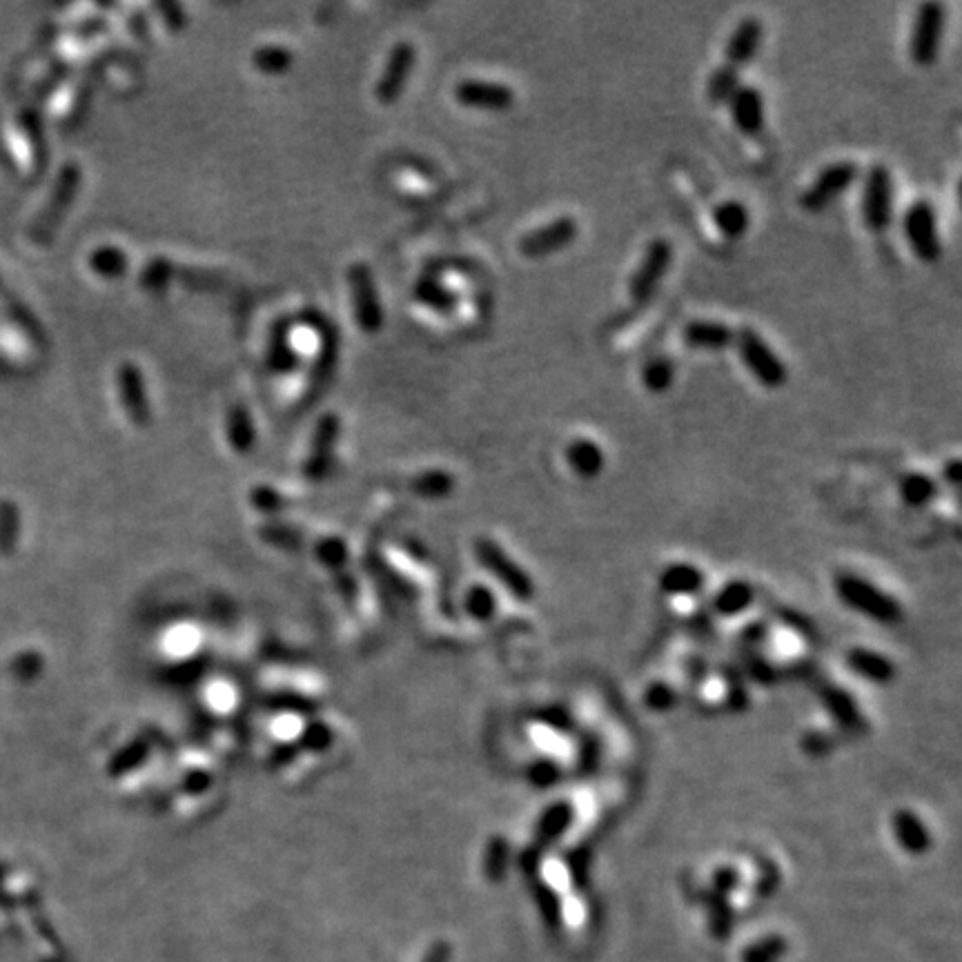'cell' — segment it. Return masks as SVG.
Returning a JSON list of instances; mask_svg holds the SVG:
<instances>
[{
	"instance_id": "6da1fadb",
	"label": "cell",
	"mask_w": 962,
	"mask_h": 962,
	"mask_svg": "<svg viewBox=\"0 0 962 962\" xmlns=\"http://www.w3.org/2000/svg\"><path fill=\"white\" fill-rule=\"evenodd\" d=\"M836 593L851 611L876 620L878 624L896 626L902 620V606L896 597L880 591L878 586L869 584L867 579L842 573L836 579Z\"/></svg>"
},
{
	"instance_id": "7a4b0ae2",
	"label": "cell",
	"mask_w": 962,
	"mask_h": 962,
	"mask_svg": "<svg viewBox=\"0 0 962 962\" xmlns=\"http://www.w3.org/2000/svg\"><path fill=\"white\" fill-rule=\"evenodd\" d=\"M735 343H738L742 363L758 384L771 390L787 384V363L775 355V350L762 339L760 332H755L753 328H742L740 332H735Z\"/></svg>"
},
{
	"instance_id": "3957f363",
	"label": "cell",
	"mask_w": 962,
	"mask_h": 962,
	"mask_svg": "<svg viewBox=\"0 0 962 962\" xmlns=\"http://www.w3.org/2000/svg\"><path fill=\"white\" fill-rule=\"evenodd\" d=\"M902 230H905L911 250L916 252L920 261L934 263L940 259L942 243L934 203L925 199L911 203L905 212V219H902Z\"/></svg>"
},
{
	"instance_id": "277c9868",
	"label": "cell",
	"mask_w": 962,
	"mask_h": 962,
	"mask_svg": "<svg viewBox=\"0 0 962 962\" xmlns=\"http://www.w3.org/2000/svg\"><path fill=\"white\" fill-rule=\"evenodd\" d=\"M348 286L352 297V312H355L357 326L366 335H375L384 326V308L372 279V272L366 263H352L348 270Z\"/></svg>"
},
{
	"instance_id": "5b68a950",
	"label": "cell",
	"mask_w": 962,
	"mask_h": 962,
	"mask_svg": "<svg viewBox=\"0 0 962 962\" xmlns=\"http://www.w3.org/2000/svg\"><path fill=\"white\" fill-rule=\"evenodd\" d=\"M945 23H947L945 7L936 3V0H929V3H922L918 7L914 29H911V41H909V54L914 58L916 65L929 67L936 63Z\"/></svg>"
},
{
	"instance_id": "8992f818",
	"label": "cell",
	"mask_w": 962,
	"mask_h": 962,
	"mask_svg": "<svg viewBox=\"0 0 962 962\" xmlns=\"http://www.w3.org/2000/svg\"><path fill=\"white\" fill-rule=\"evenodd\" d=\"M862 219L871 232H885L893 219V176L885 165H873L865 176Z\"/></svg>"
},
{
	"instance_id": "52a82bcc",
	"label": "cell",
	"mask_w": 962,
	"mask_h": 962,
	"mask_svg": "<svg viewBox=\"0 0 962 962\" xmlns=\"http://www.w3.org/2000/svg\"><path fill=\"white\" fill-rule=\"evenodd\" d=\"M673 263V245L666 239H655L646 245V252L637 265L631 281H628V294L635 303H646L660 288L666 272Z\"/></svg>"
},
{
	"instance_id": "ba28073f",
	"label": "cell",
	"mask_w": 962,
	"mask_h": 962,
	"mask_svg": "<svg viewBox=\"0 0 962 962\" xmlns=\"http://www.w3.org/2000/svg\"><path fill=\"white\" fill-rule=\"evenodd\" d=\"M860 176V168L853 161H838L824 168L800 196V205L809 212H820L847 192Z\"/></svg>"
},
{
	"instance_id": "9c48e42d",
	"label": "cell",
	"mask_w": 962,
	"mask_h": 962,
	"mask_svg": "<svg viewBox=\"0 0 962 962\" xmlns=\"http://www.w3.org/2000/svg\"><path fill=\"white\" fill-rule=\"evenodd\" d=\"M475 551H477L479 562L508 588L510 595L522 602L533 600L535 597L533 579L526 575L522 566H517L513 559L504 553L502 546L495 544L493 539H479L475 544Z\"/></svg>"
},
{
	"instance_id": "30bf717a",
	"label": "cell",
	"mask_w": 962,
	"mask_h": 962,
	"mask_svg": "<svg viewBox=\"0 0 962 962\" xmlns=\"http://www.w3.org/2000/svg\"><path fill=\"white\" fill-rule=\"evenodd\" d=\"M577 232L579 228L573 217H557L551 223L542 225V228L526 232L524 237L519 239V252H522L526 259L551 257V254L564 250L566 245H571L577 239Z\"/></svg>"
},
{
	"instance_id": "8fae6325",
	"label": "cell",
	"mask_w": 962,
	"mask_h": 962,
	"mask_svg": "<svg viewBox=\"0 0 962 962\" xmlns=\"http://www.w3.org/2000/svg\"><path fill=\"white\" fill-rule=\"evenodd\" d=\"M415 63H417V49L412 43L401 41L390 49L384 72H381L379 81L375 85V96L381 105L395 103L397 98L404 94V87L408 83L412 70H415Z\"/></svg>"
},
{
	"instance_id": "7c38bea8",
	"label": "cell",
	"mask_w": 962,
	"mask_h": 962,
	"mask_svg": "<svg viewBox=\"0 0 962 962\" xmlns=\"http://www.w3.org/2000/svg\"><path fill=\"white\" fill-rule=\"evenodd\" d=\"M116 388H119V399L125 410L127 419L134 426H147L152 419L150 397H147V386L141 368L132 361H125L116 372Z\"/></svg>"
},
{
	"instance_id": "4fadbf2b",
	"label": "cell",
	"mask_w": 962,
	"mask_h": 962,
	"mask_svg": "<svg viewBox=\"0 0 962 962\" xmlns=\"http://www.w3.org/2000/svg\"><path fill=\"white\" fill-rule=\"evenodd\" d=\"M457 103L473 110L506 112L515 103V92L506 83L486 81V78H464L455 85Z\"/></svg>"
},
{
	"instance_id": "5bb4252c",
	"label": "cell",
	"mask_w": 962,
	"mask_h": 962,
	"mask_svg": "<svg viewBox=\"0 0 962 962\" xmlns=\"http://www.w3.org/2000/svg\"><path fill=\"white\" fill-rule=\"evenodd\" d=\"M762 36H764V27L760 23V18H755V16L742 18L738 27H735L731 32L729 41H726V47H724L726 61L724 63L735 67V70H740V67L753 63V58H755V54H758V49L762 45Z\"/></svg>"
},
{
	"instance_id": "9a60e30c",
	"label": "cell",
	"mask_w": 962,
	"mask_h": 962,
	"mask_svg": "<svg viewBox=\"0 0 962 962\" xmlns=\"http://www.w3.org/2000/svg\"><path fill=\"white\" fill-rule=\"evenodd\" d=\"M726 105L744 136H758L764 130V98L755 85H740Z\"/></svg>"
},
{
	"instance_id": "2e32d148",
	"label": "cell",
	"mask_w": 962,
	"mask_h": 962,
	"mask_svg": "<svg viewBox=\"0 0 962 962\" xmlns=\"http://www.w3.org/2000/svg\"><path fill=\"white\" fill-rule=\"evenodd\" d=\"M575 807L568 800H557L551 807H546L537 822L535 831V849L542 853V849L553 847L566 836V831L573 827Z\"/></svg>"
},
{
	"instance_id": "e0dca14e",
	"label": "cell",
	"mask_w": 962,
	"mask_h": 962,
	"mask_svg": "<svg viewBox=\"0 0 962 962\" xmlns=\"http://www.w3.org/2000/svg\"><path fill=\"white\" fill-rule=\"evenodd\" d=\"M341 433V421L337 415H323L317 424V430L312 435L310 457L306 461V473L310 477H321L330 466L332 448Z\"/></svg>"
},
{
	"instance_id": "ac0fdd59",
	"label": "cell",
	"mask_w": 962,
	"mask_h": 962,
	"mask_svg": "<svg viewBox=\"0 0 962 962\" xmlns=\"http://www.w3.org/2000/svg\"><path fill=\"white\" fill-rule=\"evenodd\" d=\"M684 343L695 350H726L735 343V330L722 321L698 319L686 323Z\"/></svg>"
},
{
	"instance_id": "d6986e66",
	"label": "cell",
	"mask_w": 962,
	"mask_h": 962,
	"mask_svg": "<svg viewBox=\"0 0 962 962\" xmlns=\"http://www.w3.org/2000/svg\"><path fill=\"white\" fill-rule=\"evenodd\" d=\"M893 836H896L900 849L911 853V856H922L931 847L929 827L922 822L918 813L909 809H900L893 816Z\"/></svg>"
},
{
	"instance_id": "ffe728a7",
	"label": "cell",
	"mask_w": 962,
	"mask_h": 962,
	"mask_svg": "<svg viewBox=\"0 0 962 962\" xmlns=\"http://www.w3.org/2000/svg\"><path fill=\"white\" fill-rule=\"evenodd\" d=\"M847 664L862 680L878 686L891 684L893 677H896V664H893L889 657L871 649H860V646L847 653Z\"/></svg>"
},
{
	"instance_id": "44dd1931",
	"label": "cell",
	"mask_w": 962,
	"mask_h": 962,
	"mask_svg": "<svg viewBox=\"0 0 962 962\" xmlns=\"http://www.w3.org/2000/svg\"><path fill=\"white\" fill-rule=\"evenodd\" d=\"M566 461H568V466L573 468L575 475L584 477V479H593L604 470L606 455H604V450L600 448L597 441L579 437V439H575V441H571V444H568Z\"/></svg>"
},
{
	"instance_id": "7402d4cb",
	"label": "cell",
	"mask_w": 962,
	"mask_h": 962,
	"mask_svg": "<svg viewBox=\"0 0 962 962\" xmlns=\"http://www.w3.org/2000/svg\"><path fill=\"white\" fill-rule=\"evenodd\" d=\"M704 573L698 566L677 562L664 568V573L660 575V586L664 593H669L673 597H693L700 595L704 588Z\"/></svg>"
},
{
	"instance_id": "603a6c76",
	"label": "cell",
	"mask_w": 962,
	"mask_h": 962,
	"mask_svg": "<svg viewBox=\"0 0 962 962\" xmlns=\"http://www.w3.org/2000/svg\"><path fill=\"white\" fill-rule=\"evenodd\" d=\"M822 702H824V706H827L831 718L836 720L844 731L856 733V731L862 729V726H865V720H862L860 709H858V702L853 700L844 689H838V686H829V689L822 691Z\"/></svg>"
},
{
	"instance_id": "cb8c5ba5",
	"label": "cell",
	"mask_w": 962,
	"mask_h": 962,
	"mask_svg": "<svg viewBox=\"0 0 962 962\" xmlns=\"http://www.w3.org/2000/svg\"><path fill=\"white\" fill-rule=\"evenodd\" d=\"M755 600V591L749 582H742V579H733V582L724 584L718 593L713 597V608L715 613H720L722 617H735L742 615L744 611H749L751 604Z\"/></svg>"
},
{
	"instance_id": "d4e9b609",
	"label": "cell",
	"mask_w": 962,
	"mask_h": 962,
	"mask_svg": "<svg viewBox=\"0 0 962 962\" xmlns=\"http://www.w3.org/2000/svg\"><path fill=\"white\" fill-rule=\"evenodd\" d=\"M225 435H228L230 448L237 450L239 455H248L254 448V441H257V433H254V421L250 410L237 404L228 410V417H225Z\"/></svg>"
},
{
	"instance_id": "484cf974",
	"label": "cell",
	"mask_w": 962,
	"mask_h": 962,
	"mask_svg": "<svg viewBox=\"0 0 962 962\" xmlns=\"http://www.w3.org/2000/svg\"><path fill=\"white\" fill-rule=\"evenodd\" d=\"M713 223L715 228L720 230L722 237L726 239H740L742 234L749 230L751 225V214L746 210V205L740 201H722L718 208L713 210Z\"/></svg>"
},
{
	"instance_id": "4316f807",
	"label": "cell",
	"mask_w": 962,
	"mask_h": 962,
	"mask_svg": "<svg viewBox=\"0 0 962 962\" xmlns=\"http://www.w3.org/2000/svg\"><path fill=\"white\" fill-rule=\"evenodd\" d=\"M900 497L907 506L922 508L934 502V497L938 495V484L934 477H929L925 473H909L900 479Z\"/></svg>"
},
{
	"instance_id": "83f0119b",
	"label": "cell",
	"mask_w": 962,
	"mask_h": 962,
	"mask_svg": "<svg viewBox=\"0 0 962 962\" xmlns=\"http://www.w3.org/2000/svg\"><path fill=\"white\" fill-rule=\"evenodd\" d=\"M738 87H740V70L722 63L720 67H715L709 76V81H706V98H709L711 105H726L731 101V96L735 94Z\"/></svg>"
},
{
	"instance_id": "f1b7e54d",
	"label": "cell",
	"mask_w": 962,
	"mask_h": 962,
	"mask_svg": "<svg viewBox=\"0 0 962 962\" xmlns=\"http://www.w3.org/2000/svg\"><path fill=\"white\" fill-rule=\"evenodd\" d=\"M294 63L292 49L286 45H261L252 54V65L263 74H283Z\"/></svg>"
},
{
	"instance_id": "f546056e",
	"label": "cell",
	"mask_w": 962,
	"mask_h": 962,
	"mask_svg": "<svg viewBox=\"0 0 962 962\" xmlns=\"http://www.w3.org/2000/svg\"><path fill=\"white\" fill-rule=\"evenodd\" d=\"M417 297L437 312H453L457 308V294L435 279L417 283Z\"/></svg>"
},
{
	"instance_id": "4dcf8cb0",
	"label": "cell",
	"mask_w": 962,
	"mask_h": 962,
	"mask_svg": "<svg viewBox=\"0 0 962 962\" xmlns=\"http://www.w3.org/2000/svg\"><path fill=\"white\" fill-rule=\"evenodd\" d=\"M92 268L105 279H119L130 270V257L119 248H98L92 254Z\"/></svg>"
},
{
	"instance_id": "1f68e13d",
	"label": "cell",
	"mask_w": 962,
	"mask_h": 962,
	"mask_svg": "<svg viewBox=\"0 0 962 962\" xmlns=\"http://www.w3.org/2000/svg\"><path fill=\"white\" fill-rule=\"evenodd\" d=\"M644 386L651 392L669 390L675 381V366L669 357H653L651 361H646V366L642 370Z\"/></svg>"
},
{
	"instance_id": "d6a6232c",
	"label": "cell",
	"mask_w": 962,
	"mask_h": 962,
	"mask_svg": "<svg viewBox=\"0 0 962 962\" xmlns=\"http://www.w3.org/2000/svg\"><path fill=\"white\" fill-rule=\"evenodd\" d=\"M412 488L424 497H446L453 493L455 477L446 473V470H428V473L412 481Z\"/></svg>"
},
{
	"instance_id": "836d02e7",
	"label": "cell",
	"mask_w": 962,
	"mask_h": 962,
	"mask_svg": "<svg viewBox=\"0 0 962 962\" xmlns=\"http://www.w3.org/2000/svg\"><path fill=\"white\" fill-rule=\"evenodd\" d=\"M172 277H174V263L165 257H154L152 261H147L139 281L145 290L161 292L168 288Z\"/></svg>"
},
{
	"instance_id": "e575fe53",
	"label": "cell",
	"mask_w": 962,
	"mask_h": 962,
	"mask_svg": "<svg viewBox=\"0 0 962 962\" xmlns=\"http://www.w3.org/2000/svg\"><path fill=\"white\" fill-rule=\"evenodd\" d=\"M528 780L537 789H551L559 780H562V767H559L557 760L542 758L530 764Z\"/></svg>"
},
{
	"instance_id": "d590c367",
	"label": "cell",
	"mask_w": 962,
	"mask_h": 962,
	"mask_svg": "<svg viewBox=\"0 0 962 962\" xmlns=\"http://www.w3.org/2000/svg\"><path fill=\"white\" fill-rule=\"evenodd\" d=\"M466 606L475 620H490L495 615V595L486 586H473L466 597Z\"/></svg>"
},
{
	"instance_id": "8d00e7d4",
	"label": "cell",
	"mask_w": 962,
	"mask_h": 962,
	"mask_svg": "<svg viewBox=\"0 0 962 962\" xmlns=\"http://www.w3.org/2000/svg\"><path fill=\"white\" fill-rule=\"evenodd\" d=\"M644 704L649 706L651 711H657V713L671 711L673 706L677 704V693H675V689H673L671 684L655 682V684L649 686V689H646Z\"/></svg>"
},
{
	"instance_id": "74e56055",
	"label": "cell",
	"mask_w": 962,
	"mask_h": 962,
	"mask_svg": "<svg viewBox=\"0 0 962 962\" xmlns=\"http://www.w3.org/2000/svg\"><path fill=\"white\" fill-rule=\"evenodd\" d=\"M508 860H510V847H508V842L504 838H495L493 842H490V847H488V856H486V871H488V876L490 878H504V873L508 869Z\"/></svg>"
},
{
	"instance_id": "f35d334b",
	"label": "cell",
	"mask_w": 962,
	"mask_h": 962,
	"mask_svg": "<svg viewBox=\"0 0 962 962\" xmlns=\"http://www.w3.org/2000/svg\"><path fill=\"white\" fill-rule=\"evenodd\" d=\"M802 749L809 755H813V758H824V755H829L833 751V738L829 733H822V731L807 733L802 740Z\"/></svg>"
},
{
	"instance_id": "ab89813d",
	"label": "cell",
	"mask_w": 962,
	"mask_h": 962,
	"mask_svg": "<svg viewBox=\"0 0 962 962\" xmlns=\"http://www.w3.org/2000/svg\"><path fill=\"white\" fill-rule=\"evenodd\" d=\"M537 718H539V722H544L546 726H553V729H557V731H566L573 726L571 713L562 709V706H548V709L539 711Z\"/></svg>"
},
{
	"instance_id": "60d3db41",
	"label": "cell",
	"mask_w": 962,
	"mask_h": 962,
	"mask_svg": "<svg viewBox=\"0 0 962 962\" xmlns=\"http://www.w3.org/2000/svg\"><path fill=\"white\" fill-rule=\"evenodd\" d=\"M154 7L159 9L161 18L172 32H179V29H183L185 23H188V18H185V12L179 3H156Z\"/></svg>"
},
{
	"instance_id": "b9f144b4",
	"label": "cell",
	"mask_w": 962,
	"mask_h": 962,
	"mask_svg": "<svg viewBox=\"0 0 962 962\" xmlns=\"http://www.w3.org/2000/svg\"><path fill=\"white\" fill-rule=\"evenodd\" d=\"M713 885H715V889L722 891V893H729V891H733L735 887L740 885V873H738V869H733V867H724V869H720L718 873H715Z\"/></svg>"
},
{
	"instance_id": "7bdbcfd3",
	"label": "cell",
	"mask_w": 962,
	"mask_h": 962,
	"mask_svg": "<svg viewBox=\"0 0 962 962\" xmlns=\"http://www.w3.org/2000/svg\"><path fill=\"white\" fill-rule=\"evenodd\" d=\"M960 473H962L960 459H951L949 464H945V468H942V479H945L951 488H958L960 486Z\"/></svg>"
},
{
	"instance_id": "ee69618b",
	"label": "cell",
	"mask_w": 962,
	"mask_h": 962,
	"mask_svg": "<svg viewBox=\"0 0 962 962\" xmlns=\"http://www.w3.org/2000/svg\"><path fill=\"white\" fill-rule=\"evenodd\" d=\"M277 499H279V497L274 495L272 490H268V488H259L257 493H254V502H257V504L263 506V508H274V506L279 504Z\"/></svg>"
}]
</instances>
